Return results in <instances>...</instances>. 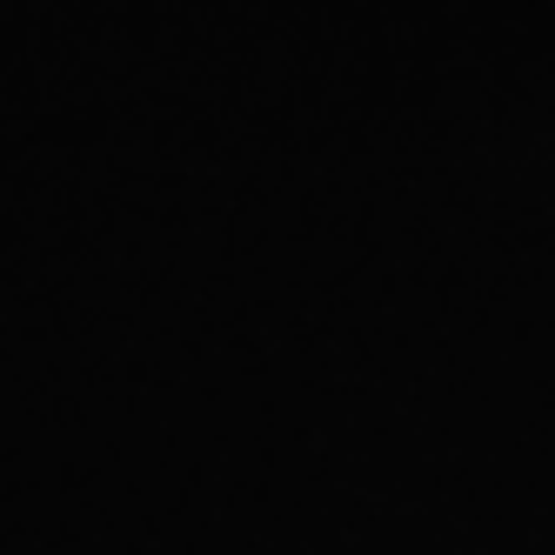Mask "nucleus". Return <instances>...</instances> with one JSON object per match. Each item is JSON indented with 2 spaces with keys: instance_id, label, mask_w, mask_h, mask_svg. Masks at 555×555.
<instances>
[]
</instances>
